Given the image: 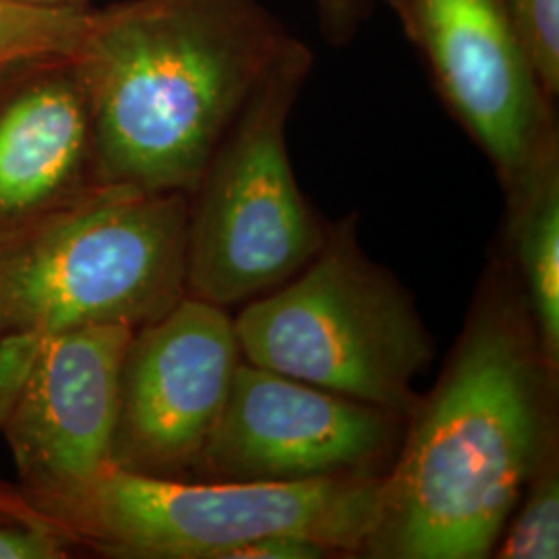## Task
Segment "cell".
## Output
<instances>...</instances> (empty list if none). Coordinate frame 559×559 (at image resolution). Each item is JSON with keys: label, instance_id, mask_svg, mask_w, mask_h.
<instances>
[{"label": "cell", "instance_id": "30bf717a", "mask_svg": "<svg viewBox=\"0 0 559 559\" xmlns=\"http://www.w3.org/2000/svg\"><path fill=\"white\" fill-rule=\"evenodd\" d=\"M129 325H87L44 344L0 427L36 510L64 500L110 466Z\"/></svg>", "mask_w": 559, "mask_h": 559}, {"label": "cell", "instance_id": "ac0fdd59", "mask_svg": "<svg viewBox=\"0 0 559 559\" xmlns=\"http://www.w3.org/2000/svg\"><path fill=\"white\" fill-rule=\"evenodd\" d=\"M330 556L334 554L318 540L295 535H274L240 545L230 551L228 559H321Z\"/></svg>", "mask_w": 559, "mask_h": 559}, {"label": "cell", "instance_id": "7402d4cb", "mask_svg": "<svg viewBox=\"0 0 559 559\" xmlns=\"http://www.w3.org/2000/svg\"><path fill=\"white\" fill-rule=\"evenodd\" d=\"M0 332H2V328H0Z\"/></svg>", "mask_w": 559, "mask_h": 559}, {"label": "cell", "instance_id": "8992f818", "mask_svg": "<svg viewBox=\"0 0 559 559\" xmlns=\"http://www.w3.org/2000/svg\"><path fill=\"white\" fill-rule=\"evenodd\" d=\"M311 69L293 40L240 110L193 191L187 295L222 309L278 288L320 253L328 233L295 177L286 124Z\"/></svg>", "mask_w": 559, "mask_h": 559}, {"label": "cell", "instance_id": "4fadbf2b", "mask_svg": "<svg viewBox=\"0 0 559 559\" xmlns=\"http://www.w3.org/2000/svg\"><path fill=\"white\" fill-rule=\"evenodd\" d=\"M94 20V9L40 11L0 2V83L48 62L71 59Z\"/></svg>", "mask_w": 559, "mask_h": 559}, {"label": "cell", "instance_id": "ba28073f", "mask_svg": "<svg viewBox=\"0 0 559 559\" xmlns=\"http://www.w3.org/2000/svg\"><path fill=\"white\" fill-rule=\"evenodd\" d=\"M402 417L240 360L193 477L316 480L383 475Z\"/></svg>", "mask_w": 559, "mask_h": 559}, {"label": "cell", "instance_id": "44dd1931", "mask_svg": "<svg viewBox=\"0 0 559 559\" xmlns=\"http://www.w3.org/2000/svg\"><path fill=\"white\" fill-rule=\"evenodd\" d=\"M32 506L23 500L20 493H9L4 489H0V510H9V512H17V510H29Z\"/></svg>", "mask_w": 559, "mask_h": 559}, {"label": "cell", "instance_id": "52a82bcc", "mask_svg": "<svg viewBox=\"0 0 559 559\" xmlns=\"http://www.w3.org/2000/svg\"><path fill=\"white\" fill-rule=\"evenodd\" d=\"M233 318L187 295L129 340L110 466L164 479L193 475L239 369Z\"/></svg>", "mask_w": 559, "mask_h": 559}, {"label": "cell", "instance_id": "9a60e30c", "mask_svg": "<svg viewBox=\"0 0 559 559\" xmlns=\"http://www.w3.org/2000/svg\"><path fill=\"white\" fill-rule=\"evenodd\" d=\"M547 96L559 90V0H506Z\"/></svg>", "mask_w": 559, "mask_h": 559}, {"label": "cell", "instance_id": "2e32d148", "mask_svg": "<svg viewBox=\"0 0 559 559\" xmlns=\"http://www.w3.org/2000/svg\"><path fill=\"white\" fill-rule=\"evenodd\" d=\"M75 540L36 510H0V559H60Z\"/></svg>", "mask_w": 559, "mask_h": 559}, {"label": "cell", "instance_id": "9c48e42d", "mask_svg": "<svg viewBox=\"0 0 559 559\" xmlns=\"http://www.w3.org/2000/svg\"><path fill=\"white\" fill-rule=\"evenodd\" d=\"M411 20L443 98L510 191L556 140L549 96L506 0H411Z\"/></svg>", "mask_w": 559, "mask_h": 559}, {"label": "cell", "instance_id": "6da1fadb", "mask_svg": "<svg viewBox=\"0 0 559 559\" xmlns=\"http://www.w3.org/2000/svg\"><path fill=\"white\" fill-rule=\"evenodd\" d=\"M554 378L522 293L496 276L436 390L408 417L362 556H493L528 483L554 459Z\"/></svg>", "mask_w": 559, "mask_h": 559}, {"label": "cell", "instance_id": "5bb4252c", "mask_svg": "<svg viewBox=\"0 0 559 559\" xmlns=\"http://www.w3.org/2000/svg\"><path fill=\"white\" fill-rule=\"evenodd\" d=\"M496 558H559V477L556 459L547 460L528 483L516 510L496 543Z\"/></svg>", "mask_w": 559, "mask_h": 559}, {"label": "cell", "instance_id": "ffe728a7", "mask_svg": "<svg viewBox=\"0 0 559 559\" xmlns=\"http://www.w3.org/2000/svg\"><path fill=\"white\" fill-rule=\"evenodd\" d=\"M15 7L40 9V11H80L90 9V0H0Z\"/></svg>", "mask_w": 559, "mask_h": 559}, {"label": "cell", "instance_id": "e0dca14e", "mask_svg": "<svg viewBox=\"0 0 559 559\" xmlns=\"http://www.w3.org/2000/svg\"><path fill=\"white\" fill-rule=\"evenodd\" d=\"M44 342L21 334L0 332V427L13 411L21 390L40 357Z\"/></svg>", "mask_w": 559, "mask_h": 559}, {"label": "cell", "instance_id": "d6986e66", "mask_svg": "<svg viewBox=\"0 0 559 559\" xmlns=\"http://www.w3.org/2000/svg\"><path fill=\"white\" fill-rule=\"evenodd\" d=\"M321 17L334 36L353 34L357 21L362 17L367 0H316Z\"/></svg>", "mask_w": 559, "mask_h": 559}, {"label": "cell", "instance_id": "7c38bea8", "mask_svg": "<svg viewBox=\"0 0 559 559\" xmlns=\"http://www.w3.org/2000/svg\"><path fill=\"white\" fill-rule=\"evenodd\" d=\"M510 239L519 260L522 297L539 338L543 359L559 367V164L558 147L510 191Z\"/></svg>", "mask_w": 559, "mask_h": 559}, {"label": "cell", "instance_id": "5b68a950", "mask_svg": "<svg viewBox=\"0 0 559 559\" xmlns=\"http://www.w3.org/2000/svg\"><path fill=\"white\" fill-rule=\"evenodd\" d=\"M242 359L408 419L433 340L411 295L369 260L353 222L233 318Z\"/></svg>", "mask_w": 559, "mask_h": 559}, {"label": "cell", "instance_id": "3957f363", "mask_svg": "<svg viewBox=\"0 0 559 559\" xmlns=\"http://www.w3.org/2000/svg\"><path fill=\"white\" fill-rule=\"evenodd\" d=\"M191 195L92 185L0 237V328L44 344L158 320L187 297Z\"/></svg>", "mask_w": 559, "mask_h": 559}, {"label": "cell", "instance_id": "277c9868", "mask_svg": "<svg viewBox=\"0 0 559 559\" xmlns=\"http://www.w3.org/2000/svg\"><path fill=\"white\" fill-rule=\"evenodd\" d=\"M381 477L191 483L108 466L40 514L112 558L228 559L240 545L274 535L318 540L334 556L362 554Z\"/></svg>", "mask_w": 559, "mask_h": 559}, {"label": "cell", "instance_id": "8fae6325", "mask_svg": "<svg viewBox=\"0 0 559 559\" xmlns=\"http://www.w3.org/2000/svg\"><path fill=\"white\" fill-rule=\"evenodd\" d=\"M96 185L94 120L71 59L0 83V237Z\"/></svg>", "mask_w": 559, "mask_h": 559}, {"label": "cell", "instance_id": "7a4b0ae2", "mask_svg": "<svg viewBox=\"0 0 559 559\" xmlns=\"http://www.w3.org/2000/svg\"><path fill=\"white\" fill-rule=\"evenodd\" d=\"M293 40L258 0L94 9L71 60L92 106L96 182L193 195Z\"/></svg>", "mask_w": 559, "mask_h": 559}]
</instances>
